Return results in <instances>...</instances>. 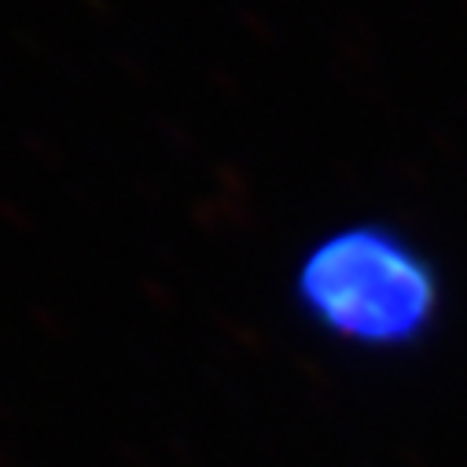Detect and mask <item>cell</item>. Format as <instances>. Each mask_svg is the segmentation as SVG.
Instances as JSON below:
<instances>
[{
	"label": "cell",
	"mask_w": 467,
	"mask_h": 467,
	"mask_svg": "<svg viewBox=\"0 0 467 467\" xmlns=\"http://www.w3.org/2000/svg\"><path fill=\"white\" fill-rule=\"evenodd\" d=\"M295 295L324 335L372 354L420 346L441 317L438 269L383 221L320 240L298 265Z\"/></svg>",
	"instance_id": "obj_1"
}]
</instances>
